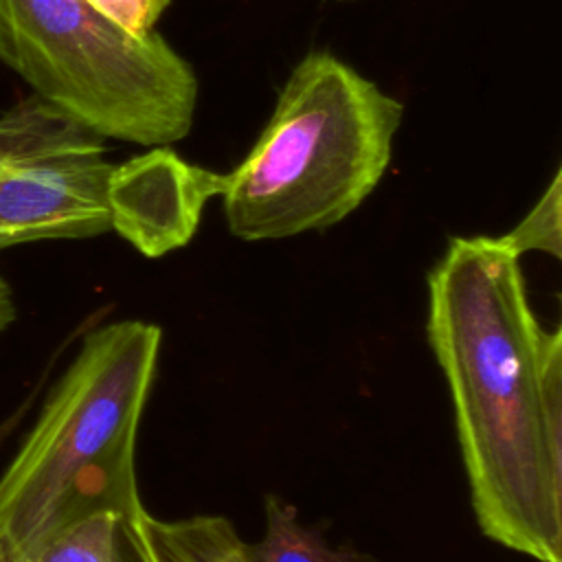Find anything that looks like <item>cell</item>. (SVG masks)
I'll list each match as a JSON object with an SVG mask.
<instances>
[{
  "label": "cell",
  "instance_id": "1",
  "mask_svg": "<svg viewBox=\"0 0 562 562\" xmlns=\"http://www.w3.org/2000/svg\"><path fill=\"white\" fill-rule=\"evenodd\" d=\"M426 334L481 531L562 562V329L540 327L501 237L450 239L428 274Z\"/></svg>",
  "mask_w": 562,
  "mask_h": 562
},
{
  "label": "cell",
  "instance_id": "2",
  "mask_svg": "<svg viewBox=\"0 0 562 562\" xmlns=\"http://www.w3.org/2000/svg\"><path fill=\"white\" fill-rule=\"evenodd\" d=\"M162 331L116 321L90 331L0 476V549L24 555L59 525L140 503L134 448Z\"/></svg>",
  "mask_w": 562,
  "mask_h": 562
},
{
  "label": "cell",
  "instance_id": "3",
  "mask_svg": "<svg viewBox=\"0 0 562 562\" xmlns=\"http://www.w3.org/2000/svg\"><path fill=\"white\" fill-rule=\"evenodd\" d=\"M402 116L404 103L356 68L307 53L252 149L224 173L228 231L263 241L338 224L382 180Z\"/></svg>",
  "mask_w": 562,
  "mask_h": 562
},
{
  "label": "cell",
  "instance_id": "4",
  "mask_svg": "<svg viewBox=\"0 0 562 562\" xmlns=\"http://www.w3.org/2000/svg\"><path fill=\"white\" fill-rule=\"evenodd\" d=\"M0 59L101 138L158 147L193 127L191 64L158 33H130L88 0H0Z\"/></svg>",
  "mask_w": 562,
  "mask_h": 562
},
{
  "label": "cell",
  "instance_id": "5",
  "mask_svg": "<svg viewBox=\"0 0 562 562\" xmlns=\"http://www.w3.org/2000/svg\"><path fill=\"white\" fill-rule=\"evenodd\" d=\"M103 138L31 94L0 114V250L112 231Z\"/></svg>",
  "mask_w": 562,
  "mask_h": 562
},
{
  "label": "cell",
  "instance_id": "6",
  "mask_svg": "<svg viewBox=\"0 0 562 562\" xmlns=\"http://www.w3.org/2000/svg\"><path fill=\"white\" fill-rule=\"evenodd\" d=\"M222 187L224 173L191 165L165 145L151 147L112 169V231L145 257H162L195 235L206 200Z\"/></svg>",
  "mask_w": 562,
  "mask_h": 562
},
{
  "label": "cell",
  "instance_id": "7",
  "mask_svg": "<svg viewBox=\"0 0 562 562\" xmlns=\"http://www.w3.org/2000/svg\"><path fill=\"white\" fill-rule=\"evenodd\" d=\"M149 529L162 562H248L235 527L222 516L156 520Z\"/></svg>",
  "mask_w": 562,
  "mask_h": 562
},
{
  "label": "cell",
  "instance_id": "8",
  "mask_svg": "<svg viewBox=\"0 0 562 562\" xmlns=\"http://www.w3.org/2000/svg\"><path fill=\"white\" fill-rule=\"evenodd\" d=\"M121 512L94 509L46 533L24 555L0 549V562H114Z\"/></svg>",
  "mask_w": 562,
  "mask_h": 562
},
{
  "label": "cell",
  "instance_id": "9",
  "mask_svg": "<svg viewBox=\"0 0 562 562\" xmlns=\"http://www.w3.org/2000/svg\"><path fill=\"white\" fill-rule=\"evenodd\" d=\"M266 531L255 544L244 542L248 562H356L351 553L331 549L325 538L305 527L296 509L277 496H266Z\"/></svg>",
  "mask_w": 562,
  "mask_h": 562
},
{
  "label": "cell",
  "instance_id": "10",
  "mask_svg": "<svg viewBox=\"0 0 562 562\" xmlns=\"http://www.w3.org/2000/svg\"><path fill=\"white\" fill-rule=\"evenodd\" d=\"M501 239L520 257L540 250L555 259L562 257V171L558 169L527 215Z\"/></svg>",
  "mask_w": 562,
  "mask_h": 562
},
{
  "label": "cell",
  "instance_id": "11",
  "mask_svg": "<svg viewBox=\"0 0 562 562\" xmlns=\"http://www.w3.org/2000/svg\"><path fill=\"white\" fill-rule=\"evenodd\" d=\"M114 562H162L149 529V514L143 505L121 514L114 542Z\"/></svg>",
  "mask_w": 562,
  "mask_h": 562
},
{
  "label": "cell",
  "instance_id": "12",
  "mask_svg": "<svg viewBox=\"0 0 562 562\" xmlns=\"http://www.w3.org/2000/svg\"><path fill=\"white\" fill-rule=\"evenodd\" d=\"M13 321H15L13 292H11V285L7 283V279L0 274V336L13 325Z\"/></svg>",
  "mask_w": 562,
  "mask_h": 562
},
{
  "label": "cell",
  "instance_id": "13",
  "mask_svg": "<svg viewBox=\"0 0 562 562\" xmlns=\"http://www.w3.org/2000/svg\"><path fill=\"white\" fill-rule=\"evenodd\" d=\"M20 417H22V408L20 411H15L9 419H4L2 424H0V443L7 439V435L18 426V422H20Z\"/></svg>",
  "mask_w": 562,
  "mask_h": 562
},
{
  "label": "cell",
  "instance_id": "14",
  "mask_svg": "<svg viewBox=\"0 0 562 562\" xmlns=\"http://www.w3.org/2000/svg\"><path fill=\"white\" fill-rule=\"evenodd\" d=\"M165 2H169V0H165Z\"/></svg>",
  "mask_w": 562,
  "mask_h": 562
}]
</instances>
